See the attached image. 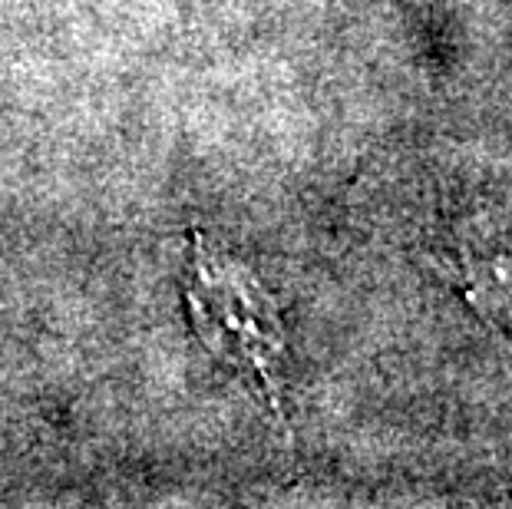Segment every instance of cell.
<instances>
[{
	"label": "cell",
	"mask_w": 512,
	"mask_h": 509,
	"mask_svg": "<svg viewBox=\"0 0 512 509\" xmlns=\"http://www.w3.org/2000/svg\"><path fill=\"white\" fill-rule=\"evenodd\" d=\"M185 301L199 324L205 348L232 357L238 367L255 371L258 381L271 387L268 328L265 314L258 318V295L252 291V281H245L242 268L219 262L199 238H195Z\"/></svg>",
	"instance_id": "obj_1"
}]
</instances>
